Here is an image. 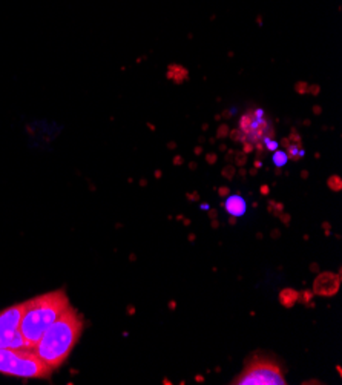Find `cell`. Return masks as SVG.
<instances>
[{"mask_svg": "<svg viewBox=\"0 0 342 385\" xmlns=\"http://www.w3.org/2000/svg\"><path fill=\"white\" fill-rule=\"evenodd\" d=\"M215 120H216V121H221V120H222V117H221V114H218V115H216V117H215Z\"/></svg>", "mask_w": 342, "mask_h": 385, "instance_id": "816d5d0a", "label": "cell"}, {"mask_svg": "<svg viewBox=\"0 0 342 385\" xmlns=\"http://www.w3.org/2000/svg\"><path fill=\"white\" fill-rule=\"evenodd\" d=\"M146 184H147V181H146L144 178H143V180H140V186H141V187H144Z\"/></svg>", "mask_w": 342, "mask_h": 385, "instance_id": "681fc988", "label": "cell"}, {"mask_svg": "<svg viewBox=\"0 0 342 385\" xmlns=\"http://www.w3.org/2000/svg\"><path fill=\"white\" fill-rule=\"evenodd\" d=\"M285 153L288 160H293V161H298L304 157V147H302V143L301 144H296V143H290L287 147H285Z\"/></svg>", "mask_w": 342, "mask_h": 385, "instance_id": "30bf717a", "label": "cell"}, {"mask_svg": "<svg viewBox=\"0 0 342 385\" xmlns=\"http://www.w3.org/2000/svg\"><path fill=\"white\" fill-rule=\"evenodd\" d=\"M85 330V319L75 307L69 309L48 327L42 338L32 345V352L48 368L58 370L75 348Z\"/></svg>", "mask_w": 342, "mask_h": 385, "instance_id": "6da1fadb", "label": "cell"}, {"mask_svg": "<svg viewBox=\"0 0 342 385\" xmlns=\"http://www.w3.org/2000/svg\"><path fill=\"white\" fill-rule=\"evenodd\" d=\"M295 91H296L298 94H307V91H309V83H305V82H298V83L295 85Z\"/></svg>", "mask_w": 342, "mask_h": 385, "instance_id": "ffe728a7", "label": "cell"}, {"mask_svg": "<svg viewBox=\"0 0 342 385\" xmlns=\"http://www.w3.org/2000/svg\"><path fill=\"white\" fill-rule=\"evenodd\" d=\"M272 161L275 163V166H276V167H284V166H285V163L288 161V157H287L285 150H279V149H276V150L273 152V158H272Z\"/></svg>", "mask_w": 342, "mask_h": 385, "instance_id": "8fae6325", "label": "cell"}, {"mask_svg": "<svg viewBox=\"0 0 342 385\" xmlns=\"http://www.w3.org/2000/svg\"><path fill=\"white\" fill-rule=\"evenodd\" d=\"M256 23H259V25H261V23H262V19H261V17H256Z\"/></svg>", "mask_w": 342, "mask_h": 385, "instance_id": "91938a15", "label": "cell"}, {"mask_svg": "<svg viewBox=\"0 0 342 385\" xmlns=\"http://www.w3.org/2000/svg\"><path fill=\"white\" fill-rule=\"evenodd\" d=\"M235 167H244L246 163H247V155L243 152V150H235Z\"/></svg>", "mask_w": 342, "mask_h": 385, "instance_id": "5bb4252c", "label": "cell"}, {"mask_svg": "<svg viewBox=\"0 0 342 385\" xmlns=\"http://www.w3.org/2000/svg\"><path fill=\"white\" fill-rule=\"evenodd\" d=\"M227 153H225V161H227V164H232L233 163V160H235V150H225Z\"/></svg>", "mask_w": 342, "mask_h": 385, "instance_id": "484cf974", "label": "cell"}, {"mask_svg": "<svg viewBox=\"0 0 342 385\" xmlns=\"http://www.w3.org/2000/svg\"><path fill=\"white\" fill-rule=\"evenodd\" d=\"M183 224H184V226H190V219H187V218L184 219V218H183Z\"/></svg>", "mask_w": 342, "mask_h": 385, "instance_id": "c3c4849f", "label": "cell"}, {"mask_svg": "<svg viewBox=\"0 0 342 385\" xmlns=\"http://www.w3.org/2000/svg\"><path fill=\"white\" fill-rule=\"evenodd\" d=\"M189 167H190L192 170H195L197 169V163H190V164H189Z\"/></svg>", "mask_w": 342, "mask_h": 385, "instance_id": "f907efd6", "label": "cell"}, {"mask_svg": "<svg viewBox=\"0 0 342 385\" xmlns=\"http://www.w3.org/2000/svg\"><path fill=\"white\" fill-rule=\"evenodd\" d=\"M301 178H302V180H307V178H309V170H302V172H301Z\"/></svg>", "mask_w": 342, "mask_h": 385, "instance_id": "ab89813d", "label": "cell"}, {"mask_svg": "<svg viewBox=\"0 0 342 385\" xmlns=\"http://www.w3.org/2000/svg\"><path fill=\"white\" fill-rule=\"evenodd\" d=\"M319 92H321V86L319 85H309V91H307V94H310V95H319Z\"/></svg>", "mask_w": 342, "mask_h": 385, "instance_id": "cb8c5ba5", "label": "cell"}, {"mask_svg": "<svg viewBox=\"0 0 342 385\" xmlns=\"http://www.w3.org/2000/svg\"><path fill=\"white\" fill-rule=\"evenodd\" d=\"M167 147H169V149H175V147H176V143H175V141H169V143H167Z\"/></svg>", "mask_w": 342, "mask_h": 385, "instance_id": "7bdbcfd3", "label": "cell"}, {"mask_svg": "<svg viewBox=\"0 0 342 385\" xmlns=\"http://www.w3.org/2000/svg\"><path fill=\"white\" fill-rule=\"evenodd\" d=\"M312 110H313V114H315V115H319V114L322 112V107H321L319 104H315V106L312 107Z\"/></svg>", "mask_w": 342, "mask_h": 385, "instance_id": "836d02e7", "label": "cell"}, {"mask_svg": "<svg viewBox=\"0 0 342 385\" xmlns=\"http://www.w3.org/2000/svg\"><path fill=\"white\" fill-rule=\"evenodd\" d=\"M0 373L19 379H48V368L31 348H0Z\"/></svg>", "mask_w": 342, "mask_h": 385, "instance_id": "3957f363", "label": "cell"}, {"mask_svg": "<svg viewBox=\"0 0 342 385\" xmlns=\"http://www.w3.org/2000/svg\"><path fill=\"white\" fill-rule=\"evenodd\" d=\"M172 163H173L175 166H181V164L184 163V158H183L181 155H175V157H173V160H172Z\"/></svg>", "mask_w": 342, "mask_h": 385, "instance_id": "f546056e", "label": "cell"}, {"mask_svg": "<svg viewBox=\"0 0 342 385\" xmlns=\"http://www.w3.org/2000/svg\"><path fill=\"white\" fill-rule=\"evenodd\" d=\"M69 307L71 302L65 289L37 295L23 302L20 331L31 348L48 330V327L54 324Z\"/></svg>", "mask_w": 342, "mask_h": 385, "instance_id": "7a4b0ae2", "label": "cell"}, {"mask_svg": "<svg viewBox=\"0 0 342 385\" xmlns=\"http://www.w3.org/2000/svg\"><path fill=\"white\" fill-rule=\"evenodd\" d=\"M218 149H219L221 152H225V150H227V146H225V144L222 143V144H219V147H218Z\"/></svg>", "mask_w": 342, "mask_h": 385, "instance_id": "bcb514c9", "label": "cell"}, {"mask_svg": "<svg viewBox=\"0 0 342 385\" xmlns=\"http://www.w3.org/2000/svg\"><path fill=\"white\" fill-rule=\"evenodd\" d=\"M201 209H204V210H209V206H207V204H201Z\"/></svg>", "mask_w": 342, "mask_h": 385, "instance_id": "9f6ffc18", "label": "cell"}, {"mask_svg": "<svg viewBox=\"0 0 342 385\" xmlns=\"http://www.w3.org/2000/svg\"><path fill=\"white\" fill-rule=\"evenodd\" d=\"M186 198L189 201H198L200 200V194L198 192H192V194H186Z\"/></svg>", "mask_w": 342, "mask_h": 385, "instance_id": "83f0119b", "label": "cell"}, {"mask_svg": "<svg viewBox=\"0 0 342 385\" xmlns=\"http://www.w3.org/2000/svg\"><path fill=\"white\" fill-rule=\"evenodd\" d=\"M249 173H250L252 177H255V175L258 173V169H256V167H253V169H250V172H249Z\"/></svg>", "mask_w": 342, "mask_h": 385, "instance_id": "7dc6e473", "label": "cell"}, {"mask_svg": "<svg viewBox=\"0 0 342 385\" xmlns=\"http://www.w3.org/2000/svg\"><path fill=\"white\" fill-rule=\"evenodd\" d=\"M221 175H222L225 180L232 181V180L235 178V175H236V167H235L233 164H227V166L221 170Z\"/></svg>", "mask_w": 342, "mask_h": 385, "instance_id": "9a60e30c", "label": "cell"}, {"mask_svg": "<svg viewBox=\"0 0 342 385\" xmlns=\"http://www.w3.org/2000/svg\"><path fill=\"white\" fill-rule=\"evenodd\" d=\"M340 287V273L321 272L313 282V293L318 296H334Z\"/></svg>", "mask_w": 342, "mask_h": 385, "instance_id": "8992f818", "label": "cell"}, {"mask_svg": "<svg viewBox=\"0 0 342 385\" xmlns=\"http://www.w3.org/2000/svg\"><path fill=\"white\" fill-rule=\"evenodd\" d=\"M233 385H285L282 367L272 358H250L244 370L230 382Z\"/></svg>", "mask_w": 342, "mask_h": 385, "instance_id": "277c9868", "label": "cell"}, {"mask_svg": "<svg viewBox=\"0 0 342 385\" xmlns=\"http://www.w3.org/2000/svg\"><path fill=\"white\" fill-rule=\"evenodd\" d=\"M227 137H229L233 143H243L244 138H246V135H244L239 129H230V131H229V135H227Z\"/></svg>", "mask_w": 342, "mask_h": 385, "instance_id": "2e32d148", "label": "cell"}, {"mask_svg": "<svg viewBox=\"0 0 342 385\" xmlns=\"http://www.w3.org/2000/svg\"><path fill=\"white\" fill-rule=\"evenodd\" d=\"M23 302L9 305L0 312V348H31L20 331Z\"/></svg>", "mask_w": 342, "mask_h": 385, "instance_id": "5b68a950", "label": "cell"}, {"mask_svg": "<svg viewBox=\"0 0 342 385\" xmlns=\"http://www.w3.org/2000/svg\"><path fill=\"white\" fill-rule=\"evenodd\" d=\"M310 268H312V272H315V273H318V272H319V267H318V264H315V262L310 265Z\"/></svg>", "mask_w": 342, "mask_h": 385, "instance_id": "f35d334b", "label": "cell"}, {"mask_svg": "<svg viewBox=\"0 0 342 385\" xmlns=\"http://www.w3.org/2000/svg\"><path fill=\"white\" fill-rule=\"evenodd\" d=\"M253 167H256V169H261L262 167V161L259 160V158H255V163H253Z\"/></svg>", "mask_w": 342, "mask_h": 385, "instance_id": "e575fe53", "label": "cell"}, {"mask_svg": "<svg viewBox=\"0 0 342 385\" xmlns=\"http://www.w3.org/2000/svg\"><path fill=\"white\" fill-rule=\"evenodd\" d=\"M194 153H195L197 157H198V155H201V153H203V146H197V147L194 149Z\"/></svg>", "mask_w": 342, "mask_h": 385, "instance_id": "d590c367", "label": "cell"}, {"mask_svg": "<svg viewBox=\"0 0 342 385\" xmlns=\"http://www.w3.org/2000/svg\"><path fill=\"white\" fill-rule=\"evenodd\" d=\"M253 150H255V144H253V143H250V141H243V152L246 153V155L252 153Z\"/></svg>", "mask_w": 342, "mask_h": 385, "instance_id": "44dd1931", "label": "cell"}, {"mask_svg": "<svg viewBox=\"0 0 342 385\" xmlns=\"http://www.w3.org/2000/svg\"><path fill=\"white\" fill-rule=\"evenodd\" d=\"M256 238H258V240H261V238H262V233H259V232H258V233H256Z\"/></svg>", "mask_w": 342, "mask_h": 385, "instance_id": "94428289", "label": "cell"}, {"mask_svg": "<svg viewBox=\"0 0 342 385\" xmlns=\"http://www.w3.org/2000/svg\"><path fill=\"white\" fill-rule=\"evenodd\" d=\"M304 126H310V120H304Z\"/></svg>", "mask_w": 342, "mask_h": 385, "instance_id": "6f0895ef", "label": "cell"}, {"mask_svg": "<svg viewBox=\"0 0 342 385\" xmlns=\"http://www.w3.org/2000/svg\"><path fill=\"white\" fill-rule=\"evenodd\" d=\"M218 195H219L221 198L229 197V195H230V187H227V186H221V187L218 189Z\"/></svg>", "mask_w": 342, "mask_h": 385, "instance_id": "d4e9b609", "label": "cell"}, {"mask_svg": "<svg viewBox=\"0 0 342 385\" xmlns=\"http://www.w3.org/2000/svg\"><path fill=\"white\" fill-rule=\"evenodd\" d=\"M161 177H163V172H161V170H155V178H157V180H160Z\"/></svg>", "mask_w": 342, "mask_h": 385, "instance_id": "ee69618b", "label": "cell"}, {"mask_svg": "<svg viewBox=\"0 0 342 385\" xmlns=\"http://www.w3.org/2000/svg\"><path fill=\"white\" fill-rule=\"evenodd\" d=\"M209 218L216 219V218H218V210H216V209H209Z\"/></svg>", "mask_w": 342, "mask_h": 385, "instance_id": "1f68e13d", "label": "cell"}, {"mask_svg": "<svg viewBox=\"0 0 342 385\" xmlns=\"http://www.w3.org/2000/svg\"><path fill=\"white\" fill-rule=\"evenodd\" d=\"M310 301H313V292H299V296H298V302H302L304 305H307Z\"/></svg>", "mask_w": 342, "mask_h": 385, "instance_id": "ac0fdd59", "label": "cell"}, {"mask_svg": "<svg viewBox=\"0 0 342 385\" xmlns=\"http://www.w3.org/2000/svg\"><path fill=\"white\" fill-rule=\"evenodd\" d=\"M290 143H291V141H290V140H288V137H284V138H282V140H281V144H282V146H284V147H287V146H288V144H290Z\"/></svg>", "mask_w": 342, "mask_h": 385, "instance_id": "8d00e7d4", "label": "cell"}, {"mask_svg": "<svg viewBox=\"0 0 342 385\" xmlns=\"http://www.w3.org/2000/svg\"><path fill=\"white\" fill-rule=\"evenodd\" d=\"M189 241H195V235H194V233H190V236H189Z\"/></svg>", "mask_w": 342, "mask_h": 385, "instance_id": "11a10c76", "label": "cell"}, {"mask_svg": "<svg viewBox=\"0 0 342 385\" xmlns=\"http://www.w3.org/2000/svg\"><path fill=\"white\" fill-rule=\"evenodd\" d=\"M229 131H230L229 124H224V123H221V124L218 126V129H216V135H215V138H216V140H221V138H227V135H229Z\"/></svg>", "mask_w": 342, "mask_h": 385, "instance_id": "e0dca14e", "label": "cell"}, {"mask_svg": "<svg viewBox=\"0 0 342 385\" xmlns=\"http://www.w3.org/2000/svg\"><path fill=\"white\" fill-rule=\"evenodd\" d=\"M147 128H149V129H152V131L155 129V128H154V124H152V123H147Z\"/></svg>", "mask_w": 342, "mask_h": 385, "instance_id": "680465c9", "label": "cell"}, {"mask_svg": "<svg viewBox=\"0 0 342 385\" xmlns=\"http://www.w3.org/2000/svg\"><path fill=\"white\" fill-rule=\"evenodd\" d=\"M169 307H170V310H175V307H176V302H175V301H170V302H169Z\"/></svg>", "mask_w": 342, "mask_h": 385, "instance_id": "f6af8a7d", "label": "cell"}, {"mask_svg": "<svg viewBox=\"0 0 342 385\" xmlns=\"http://www.w3.org/2000/svg\"><path fill=\"white\" fill-rule=\"evenodd\" d=\"M269 213L275 215V216H279L282 212H284V204L282 203H275V201H269Z\"/></svg>", "mask_w": 342, "mask_h": 385, "instance_id": "4fadbf2b", "label": "cell"}, {"mask_svg": "<svg viewBox=\"0 0 342 385\" xmlns=\"http://www.w3.org/2000/svg\"><path fill=\"white\" fill-rule=\"evenodd\" d=\"M206 161H207V164H215L218 161V155L215 152H209V153H206Z\"/></svg>", "mask_w": 342, "mask_h": 385, "instance_id": "603a6c76", "label": "cell"}, {"mask_svg": "<svg viewBox=\"0 0 342 385\" xmlns=\"http://www.w3.org/2000/svg\"><path fill=\"white\" fill-rule=\"evenodd\" d=\"M233 110H235V109H225V110L221 114V117H222V118H230V117H233V115H235Z\"/></svg>", "mask_w": 342, "mask_h": 385, "instance_id": "f1b7e54d", "label": "cell"}, {"mask_svg": "<svg viewBox=\"0 0 342 385\" xmlns=\"http://www.w3.org/2000/svg\"><path fill=\"white\" fill-rule=\"evenodd\" d=\"M327 186H328L330 190L339 192V190L342 189V178H340L339 175H331V177H328V180H327Z\"/></svg>", "mask_w": 342, "mask_h": 385, "instance_id": "7c38bea8", "label": "cell"}, {"mask_svg": "<svg viewBox=\"0 0 342 385\" xmlns=\"http://www.w3.org/2000/svg\"><path fill=\"white\" fill-rule=\"evenodd\" d=\"M236 173L241 175V177H246V175H247V170H246L244 167H239V170H236Z\"/></svg>", "mask_w": 342, "mask_h": 385, "instance_id": "74e56055", "label": "cell"}, {"mask_svg": "<svg viewBox=\"0 0 342 385\" xmlns=\"http://www.w3.org/2000/svg\"><path fill=\"white\" fill-rule=\"evenodd\" d=\"M166 77H167V80H170V82H173L176 85H181V83H184L189 79V71L184 66L178 65V63H170L167 66Z\"/></svg>", "mask_w": 342, "mask_h": 385, "instance_id": "ba28073f", "label": "cell"}, {"mask_svg": "<svg viewBox=\"0 0 342 385\" xmlns=\"http://www.w3.org/2000/svg\"><path fill=\"white\" fill-rule=\"evenodd\" d=\"M224 209H225V212L229 213V215L238 218V216H243V215L246 213L247 204H246L244 198H243L239 194H236V195H229V197H225Z\"/></svg>", "mask_w": 342, "mask_h": 385, "instance_id": "52a82bcc", "label": "cell"}, {"mask_svg": "<svg viewBox=\"0 0 342 385\" xmlns=\"http://www.w3.org/2000/svg\"><path fill=\"white\" fill-rule=\"evenodd\" d=\"M288 140L291 141V143H296V144H301V135L296 132V129L293 128L291 129V132H290V135H288Z\"/></svg>", "mask_w": 342, "mask_h": 385, "instance_id": "7402d4cb", "label": "cell"}, {"mask_svg": "<svg viewBox=\"0 0 342 385\" xmlns=\"http://www.w3.org/2000/svg\"><path fill=\"white\" fill-rule=\"evenodd\" d=\"M229 224H230V226H235V224H236V216H232V215H230V218H229Z\"/></svg>", "mask_w": 342, "mask_h": 385, "instance_id": "60d3db41", "label": "cell"}, {"mask_svg": "<svg viewBox=\"0 0 342 385\" xmlns=\"http://www.w3.org/2000/svg\"><path fill=\"white\" fill-rule=\"evenodd\" d=\"M322 227H324V229H327V230H328V229H330V224H328V222H324V224H322Z\"/></svg>", "mask_w": 342, "mask_h": 385, "instance_id": "db71d44e", "label": "cell"}, {"mask_svg": "<svg viewBox=\"0 0 342 385\" xmlns=\"http://www.w3.org/2000/svg\"><path fill=\"white\" fill-rule=\"evenodd\" d=\"M270 236H272L273 240H278V238L281 236V230H278V229H273V230H272V233H270Z\"/></svg>", "mask_w": 342, "mask_h": 385, "instance_id": "4dcf8cb0", "label": "cell"}, {"mask_svg": "<svg viewBox=\"0 0 342 385\" xmlns=\"http://www.w3.org/2000/svg\"><path fill=\"white\" fill-rule=\"evenodd\" d=\"M215 141H216L215 137H213V138H209V143H210V144H215Z\"/></svg>", "mask_w": 342, "mask_h": 385, "instance_id": "f5cc1de1", "label": "cell"}, {"mask_svg": "<svg viewBox=\"0 0 342 385\" xmlns=\"http://www.w3.org/2000/svg\"><path fill=\"white\" fill-rule=\"evenodd\" d=\"M298 296H299V292H296L295 289H284L279 292V302L281 305H284L285 309H291V307L298 302Z\"/></svg>", "mask_w": 342, "mask_h": 385, "instance_id": "9c48e42d", "label": "cell"}, {"mask_svg": "<svg viewBox=\"0 0 342 385\" xmlns=\"http://www.w3.org/2000/svg\"><path fill=\"white\" fill-rule=\"evenodd\" d=\"M269 192H270V187H269L267 184H262V186H261V194H262V195H267Z\"/></svg>", "mask_w": 342, "mask_h": 385, "instance_id": "d6a6232c", "label": "cell"}, {"mask_svg": "<svg viewBox=\"0 0 342 385\" xmlns=\"http://www.w3.org/2000/svg\"><path fill=\"white\" fill-rule=\"evenodd\" d=\"M279 219H281V221H282L285 226H290V219H291V218H290V215H288V213L282 212V213L279 215Z\"/></svg>", "mask_w": 342, "mask_h": 385, "instance_id": "4316f807", "label": "cell"}, {"mask_svg": "<svg viewBox=\"0 0 342 385\" xmlns=\"http://www.w3.org/2000/svg\"><path fill=\"white\" fill-rule=\"evenodd\" d=\"M218 227H219L218 219H212V229H218Z\"/></svg>", "mask_w": 342, "mask_h": 385, "instance_id": "b9f144b4", "label": "cell"}, {"mask_svg": "<svg viewBox=\"0 0 342 385\" xmlns=\"http://www.w3.org/2000/svg\"><path fill=\"white\" fill-rule=\"evenodd\" d=\"M262 143H264L265 150H270V152H275V150L279 147V144H278L276 141H273V138H264Z\"/></svg>", "mask_w": 342, "mask_h": 385, "instance_id": "d6986e66", "label": "cell"}]
</instances>
